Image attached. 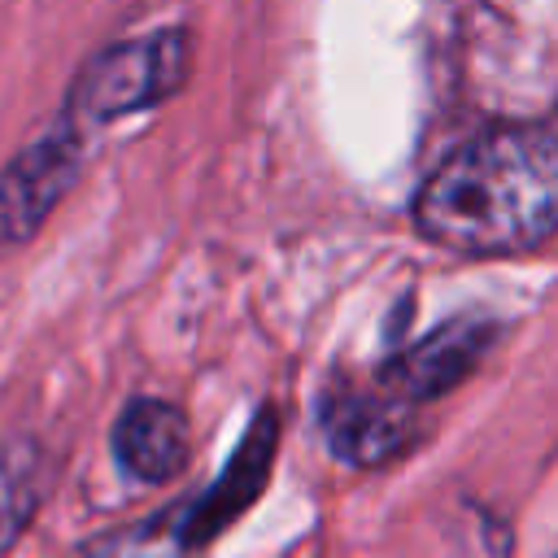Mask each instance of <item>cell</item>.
Masks as SVG:
<instances>
[{"mask_svg": "<svg viewBox=\"0 0 558 558\" xmlns=\"http://www.w3.org/2000/svg\"><path fill=\"white\" fill-rule=\"evenodd\" d=\"M113 462L135 484H170L192 458L187 414L166 397H131L109 432Z\"/></svg>", "mask_w": 558, "mask_h": 558, "instance_id": "52a82bcc", "label": "cell"}, {"mask_svg": "<svg viewBox=\"0 0 558 558\" xmlns=\"http://www.w3.org/2000/svg\"><path fill=\"white\" fill-rule=\"evenodd\" d=\"M187 74H192V35L179 26L148 31L135 39H113L78 65L57 118H65L78 135L96 140V131L179 96Z\"/></svg>", "mask_w": 558, "mask_h": 558, "instance_id": "7a4b0ae2", "label": "cell"}, {"mask_svg": "<svg viewBox=\"0 0 558 558\" xmlns=\"http://www.w3.org/2000/svg\"><path fill=\"white\" fill-rule=\"evenodd\" d=\"M493 344V323L488 318H449L432 327L423 340L401 349L392 362L379 366L375 388L401 401L405 410H418L445 392H453L488 353Z\"/></svg>", "mask_w": 558, "mask_h": 558, "instance_id": "5b68a950", "label": "cell"}, {"mask_svg": "<svg viewBox=\"0 0 558 558\" xmlns=\"http://www.w3.org/2000/svg\"><path fill=\"white\" fill-rule=\"evenodd\" d=\"M318 418H323V436L331 453L349 466H384L397 453H405L414 440V410H405L375 384L331 388L323 397Z\"/></svg>", "mask_w": 558, "mask_h": 558, "instance_id": "8992f818", "label": "cell"}, {"mask_svg": "<svg viewBox=\"0 0 558 558\" xmlns=\"http://www.w3.org/2000/svg\"><path fill=\"white\" fill-rule=\"evenodd\" d=\"M92 140L52 118L0 166V262L17 257L48 227L57 205L78 187Z\"/></svg>", "mask_w": 558, "mask_h": 558, "instance_id": "3957f363", "label": "cell"}, {"mask_svg": "<svg viewBox=\"0 0 558 558\" xmlns=\"http://www.w3.org/2000/svg\"><path fill=\"white\" fill-rule=\"evenodd\" d=\"M52 488V458L35 436H13L0 449V558L31 532Z\"/></svg>", "mask_w": 558, "mask_h": 558, "instance_id": "ba28073f", "label": "cell"}, {"mask_svg": "<svg viewBox=\"0 0 558 558\" xmlns=\"http://www.w3.org/2000/svg\"><path fill=\"white\" fill-rule=\"evenodd\" d=\"M70 558H201V554L187 545L179 527V506H170L161 514L135 519V523H122V527H109L83 541Z\"/></svg>", "mask_w": 558, "mask_h": 558, "instance_id": "9c48e42d", "label": "cell"}, {"mask_svg": "<svg viewBox=\"0 0 558 558\" xmlns=\"http://www.w3.org/2000/svg\"><path fill=\"white\" fill-rule=\"evenodd\" d=\"M554 558H558V554H554Z\"/></svg>", "mask_w": 558, "mask_h": 558, "instance_id": "30bf717a", "label": "cell"}, {"mask_svg": "<svg viewBox=\"0 0 558 558\" xmlns=\"http://www.w3.org/2000/svg\"><path fill=\"white\" fill-rule=\"evenodd\" d=\"M418 231L458 253H519L558 231V140L493 126L449 153L414 201Z\"/></svg>", "mask_w": 558, "mask_h": 558, "instance_id": "6da1fadb", "label": "cell"}, {"mask_svg": "<svg viewBox=\"0 0 558 558\" xmlns=\"http://www.w3.org/2000/svg\"><path fill=\"white\" fill-rule=\"evenodd\" d=\"M275 453H279V414L270 405H262L253 414V423L244 427L240 445L231 449L227 466L214 475V484L201 488L196 497L179 501V527L196 554H205L235 519H244L253 510V501L270 484Z\"/></svg>", "mask_w": 558, "mask_h": 558, "instance_id": "277c9868", "label": "cell"}]
</instances>
